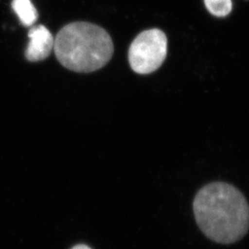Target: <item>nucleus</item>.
<instances>
[{
	"instance_id": "nucleus-1",
	"label": "nucleus",
	"mask_w": 249,
	"mask_h": 249,
	"mask_svg": "<svg viewBox=\"0 0 249 249\" xmlns=\"http://www.w3.org/2000/svg\"><path fill=\"white\" fill-rule=\"evenodd\" d=\"M193 209L198 227L214 242L232 244L249 231V203L240 191L229 184L216 182L201 188Z\"/></svg>"
},
{
	"instance_id": "nucleus-2",
	"label": "nucleus",
	"mask_w": 249,
	"mask_h": 249,
	"mask_svg": "<svg viewBox=\"0 0 249 249\" xmlns=\"http://www.w3.org/2000/svg\"><path fill=\"white\" fill-rule=\"evenodd\" d=\"M53 50L66 69L89 73L98 71L110 61L114 44L105 29L79 21L63 27L54 39Z\"/></svg>"
},
{
	"instance_id": "nucleus-3",
	"label": "nucleus",
	"mask_w": 249,
	"mask_h": 249,
	"mask_svg": "<svg viewBox=\"0 0 249 249\" xmlns=\"http://www.w3.org/2000/svg\"><path fill=\"white\" fill-rule=\"evenodd\" d=\"M167 54V38L158 29L144 31L135 38L128 50L131 69L139 74L157 71Z\"/></svg>"
},
{
	"instance_id": "nucleus-4",
	"label": "nucleus",
	"mask_w": 249,
	"mask_h": 249,
	"mask_svg": "<svg viewBox=\"0 0 249 249\" xmlns=\"http://www.w3.org/2000/svg\"><path fill=\"white\" fill-rule=\"evenodd\" d=\"M29 45L25 55L31 62L42 61L48 57L53 49V39L52 34L44 25H38L30 30Z\"/></svg>"
},
{
	"instance_id": "nucleus-5",
	"label": "nucleus",
	"mask_w": 249,
	"mask_h": 249,
	"mask_svg": "<svg viewBox=\"0 0 249 249\" xmlns=\"http://www.w3.org/2000/svg\"><path fill=\"white\" fill-rule=\"evenodd\" d=\"M12 9L24 26H32L38 18V12L31 0H12Z\"/></svg>"
},
{
	"instance_id": "nucleus-6",
	"label": "nucleus",
	"mask_w": 249,
	"mask_h": 249,
	"mask_svg": "<svg viewBox=\"0 0 249 249\" xmlns=\"http://www.w3.org/2000/svg\"><path fill=\"white\" fill-rule=\"evenodd\" d=\"M208 10L216 17H225L231 12V0H204Z\"/></svg>"
},
{
	"instance_id": "nucleus-7",
	"label": "nucleus",
	"mask_w": 249,
	"mask_h": 249,
	"mask_svg": "<svg viewBox=\"0 0 249 249\" xmlns=\"http://www.w3.org/2000/svg\"><path fill=\"white\" fill-rule=\"evenodd\" d=\"M72 249H90L89 247L87 246H84V245H80V246H76L75 248H73Z\"/></svg>"
}]
</instances>
